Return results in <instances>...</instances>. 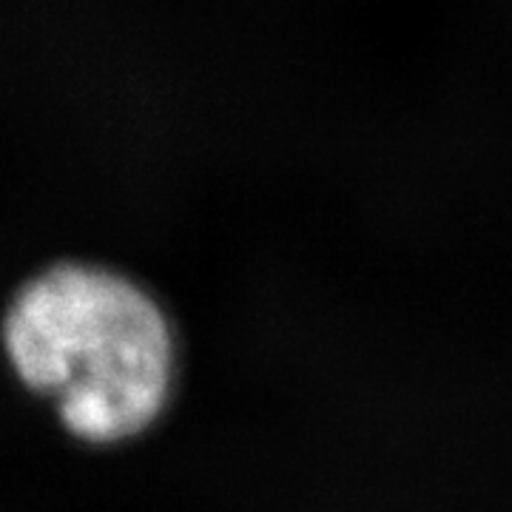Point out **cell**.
<instances>
[{
  "label": "cell",
  "instance_id": "obj_1",
  "mask_svg": "<svg viewBox=\"0 0 512 512\" xmlns=\"http://www.w3.org/2000/svg\"><path fill=\"white\" fill-rule=\"evenodd\" d=\"M3 350L20 382L89 444L140 436L174 390L165 311L137 282L97 265L63 262L32 276L6 308Z\"/></svg>",
  "mask_w": 512,
  "mask_h": 512
}]
</instances>
